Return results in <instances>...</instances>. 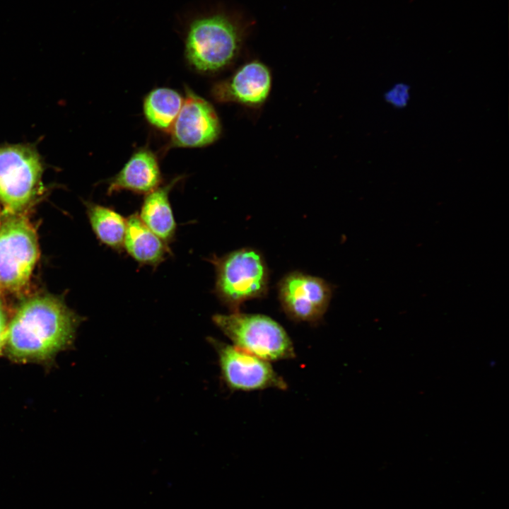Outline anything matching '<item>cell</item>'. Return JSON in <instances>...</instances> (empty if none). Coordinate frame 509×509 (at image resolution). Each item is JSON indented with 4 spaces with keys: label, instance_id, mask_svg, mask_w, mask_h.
I'll use <instances>...</instances> for the list:
<instances>
[{
    "label": "cell",
    "instance_id": "obj_16",
    "mask_svg": "<svg viewBox=\"0 0 509 509\" xmlns=\"http://www.w3.org/2000/svg\"><path fill=\"white\" fill-rule=\"evenodd\" d=\"M384 99L394 108L406 107L410 99L409 86L402 82L394 84L385 93Z\"/></svg>",
    "mask_w": 509,
    "mask_h": 509
},
{
    "label": "cell",
    "instance_id": "obj_5",
    "mask_svg": "<svg viewBox=\"0 0 509 509\" xmlns=\"http://www.w3.org/2000/svg\"><path fill=\"white\" fill-rule=\"evenodd\" d=\"M39 256L36 233L22 216L0 226V289L15 291L29 280Z\"/></svg>",
    "mask_w": 509,
    "mask_h": 509
},
{
    "label": "cell",
    "instance_id": "obj_4",
    "mask_svg": "<svg viewBox=\"0 0 509 509\" xmlns=\"http://www.w3.org/2000/svg\"><path fill=\"white\" fill-rule=\"evenodd\" d=\"M212 319L233 346L255 356L269 362L296 356L293 343L283 327L268 316L238 311L216 314Z\"/></svg>",
    "mask_w": 509,
    "mask_h": 509
},
{
    "label": "cell",
    "instance_id": "obj_14",
    "mask_svg": "<svg viewBox=\"0 0 509 509\" xmlns=\"http://www.w3.org/2000/svg\"><path fill=\"white\" fill-rule=\"evenodd\" d=\"M183 102L184 97L174 89L166 87L154 88L144 99V117L154 128L170 133Z\"/></svg>",
    "mask_w": 509,
    "mask_h": 509
},
{
    "label": "cell",
    "instance_id": "obj_12",
    "mask_svg": "<svg viewBox=\"0 0 509 509\" xmlns=\"http://www.w3.org/2000/svg\"><path fill=\"white\" fill-rule=\"evenodd\" d=\"M123 247L129 255L141 265L156 267L170 254L162 239L151 230L137 213L126 219Z\"/></svg>",
    "mask_w": 509,
    "mask_h": 509
},
{
    "label": "cell",
    "instance_id": "obj_6",
    "mask_svg": "<svg viewBox=\"0 0 509 509\" xmlns=\"http://www.w3.org/2000/svg\"><path fill=\"white\" fill-rule=\"evenodd\" d=\"M38 153L28 145L0 147V201L12 211L23 209L36 193L42 174Z\"/></svg>",
    "mask_w": 509,
    "mask_h": 509
},
{
    "label": "cell",
    "instance_id": "obj_11",
    "mask_svg": "<svg viewBox=\"0 0 509 509\" xmlns=\"http://www.w3.org/2000/svg\"><path fill=\"white\" fill-rule=\"evenodd\" d=\"M162 175L158 158L150 148L144 147L131 156L122 168L108 181L107 194L126 190L147 194L158 187Z\"/></svg>",
    "mask_w": 509,
    "mask_h": 509
},
{
    "label": "cell",
    "instance_id": "obj_17",
    "mask_svg": "<svg viewBox=\"0 0 509 509\" xmlns=\"http://www.w3.org/2000/svg\"><path fill=\"white\" fill-rule=\"evenodd\" d=\"M8 321L4 306L0 300V353L4 350Z\"/></svg>",
    "mask_w": 509,
    "mask_h": 509
},
{
    "label": "cell",
    "instance_id": "obj_13",
    "mask_svg": "<svg viewBox=\"0 0 509 509\" xmlns=\"http://www.w3.org/2000/svg\"><path fill=\"white\" fill-rule=\"evenodd\" d=\"M181 179L180 176L175 177L146 194L139 215L144 223L168 245L174 239L177 229L169 194Z\"/></svg>",
    "mask_w": 509,
    "mask_h": 509
},
{
    "label": "cell",
    "instance_id": "obj_10",
    "mask_svg": "<svg viewBox=\"0 0 509 509\" xmlns=\"http://www.w3.org/2000/svg\"><path fill=\"white\" fill-rule=\"evenodd\" d=\"M271 77L269 69L257 61L240 67L230 78L214 84L213 98L220 103L258 105L270 92Z\"/></svg>",
    "mask_w": 509,
    "mask_h": 509
},
{
    "label": "cell",
    "instance_id": "obj_9",
    "mask_svg": "<svg viewBox=\"0 0 509 509\" xmlns=\"http://www.w3.org/2000/svg\"><path fill=\"white\" fill-rule=\"evenodd\" d=\"M221 131L219 118L211 104L185 87L182 108L170 131L171 146L204 147L214 142Z\"/></svg>",
    "mask_w": 509,
    "mask_h": 509
},
{
    "label": "cell",
    "instance_id": "obj_15",
    "mask_svg": "<svg viewBox=\"0 0 509 509\" xmlns=\"http://www.w3.org/2000/svg\"><path fill=\"white\" fill-rule=\"evenodd\" d=\"M88 216L97 238L115 250L123 248L126 232V219L117 211L108 206L89 204Z\"/></svg>",
    "mask_w": 509,
    "mask_h": 509
},
{
    "label": "cell",
    "instance_id": "obj_7",
    "mask_svg": "<svg viewBox=\"0 0 509 509\" xmlns=\"http://www.w3.org/2000/svg\"><path fill=\"white\" fill-rule=\"evenodd\" d=\"M209 341L218 354L221 379L231 391L287 389L269 361L216 339L210 337Z\"/></svg>",
    "mask_w": 509,
    "mask_h": 509
},
{
    "label": "cell",
    "instance_id": "obj_3",
    "mask_svg": "<svg viewBox=\"0 0 509 509\" xmlns=\"http://www.w3.org/2000/svg\"><path fill=\"white\" fill-rule=\"evenodd\" d=\"M209 260L216 270L215 293L233 312L246 300L267 293L269 271L258 251L242 248Z\"/></svg>",
    "mask_w": 509,
    "mask_h": 509
},
{
    "label": "cell",
    "instance_id": "obj_1",
    "mask_svg": "<svg viewBox=\"0 0 509 509\" xmlns=\"http://www.w3.org/2000/svg\"><path fill=\"white\" fill-rule=\"evenodd\" d=\"M78 320L62 302L48 296L23 301L8 322L4 350L17 362H42L72 342Z\"/></svg>",
    "mask_w": 509,
    "mask_h": 509
},
{
    "label": "cell",
    "instance_id": "obj_2",
    "mask_svg": "<svg viewBox=\"0 0 509 509\" xmlns=\"http://www.w3.org/2000/svg\"><path fill=\"white\" fill-rule=\"evenodd\" d=\"M242 40L237 21L223 11L197 13L184 27V54L194 71L211 74L228 66L235 58Z\"/></svg>",
    "mask_w": 509,
    "mask_h": 509
},
{
    "label": "cell",
    "instance_id": "obj_8",
    "mask_svg": "<svg viewBox=\"0 0 509 509\" xmlns=\"http://www.w3.org/2000/svg\"><path fill=\"white\" fill-rule=\"evenodd\" d=\"M284 312L296 322L316 323L327 311L332 289L324 280L299 271L284 276L278 285Z\"/></svg>",
    "mask_w": 509,
    "mask_h": 509
}]
</instances>
